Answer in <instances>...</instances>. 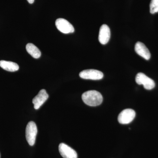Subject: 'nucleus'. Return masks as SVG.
Listing matches in <instances>:
<instances>
[{"label":"nucleus","mask_w":158,"mask_h":158,"mask_svg":"<svg viewBox=\"0 0 158 158\" xmlns=\"http://www.w3.org/2000/svg\"><path fill=\"white\" fill-rule=\"evenodd\" d=\"M56 26L58 30L63 34H68L74 32L73 26L64 19H58L56 21Z\"/></svg>","instance_id":"obj_6"},{"label":"nucleus","mask_w":158,"mask_h":158,"mask_svg":"<svg viewBox=\"0 0 158 158\" xmlns=\"http://www.w3.org/2000/svg\"><path fill=\"white\" fill-rule=\"evenodd\" d=\"M136 52L146 60H149L151 58V54L149 50L142 42L138 41L136 43L135 47Z\"/></svg>","instance_id":"obj_10"},{"label":"nucleus","mask_w":158,"mask_h":158,"mask_svg":"<svg viewBox=\"0 0 158 158\" xmlns=\"http://www.w3.org/2000/svg\"><path fill=\"white\" fill-rule=\"evenodd\" d=\"M30 4H33L34 2V0H27Z\"/></svg>","instance_id":"obj_14"},{"label":"nucleus","mask_w":158,"mask_h":158,"mask_svg":"<svg viewBox=\"0 0 158 158\" xmlns=\"http://www.w3.org/2000/svg\"><path fill=\"white\" fill-rule=\"evenodd\" d=\"M59 153L63 158H77L76 152L64 143L59 144Z\"/></svg>","instance_id":"obj_7"},{"label":"nucleus","mask_w":158,"mask_h":158,"mask_svg":"<svg viewBox=\"0 0 158 158\" xmlns=\"http://www.w3.org/2000/svg\"><path fill=\"white\" fill-rule=\"evenodd\" d=\"M0 66L3 69L9 72H15L19 69V66L17 63L5 60L0 61Z\"/></svg>","instance_id":"obj_11"},{"label":"nucleus","mask_w":158,"mask_h":158,"mask_svg":"<svg viewBox=\"0 0 158 158\" xmlns=\"http://www.w3.org/2000/svg\"><path fill=\"white\" fill-rule=\"evenodd\" d=\"M110 30L107 25L103 24L101 27L99 32L98 40L102 44H106L110 38Z\"/></svg>","instance_id":"obj_9"},{"label":"nucleus","mask_w":158,"mask_h":158,"mask_svg":"<svg viewBox=\"0 0 158 158\" xmlns=\"http://www.w3.org/2000/svg\"><path fill=\"white\" fill-rule=\"evenodd\" d=\"M26 50L31 56L35 59H38L41 56V52L38 48L32 43H29L26 45Z\"/></svg>","instance_id":"obj_12"},{"label":"nucleus","mask_w":158,"mask_h":158,"mask_svg":"<svg viewBox=\"0 0 158 158\" xmlns=\"http://www.w3.org/2000/svg\"><path fill=\"white\" fill-rule=\"evenodd\" d=\"M135 116V110L131 109H125L118 115V122L122 124H129L134 120Z\"/></svg>","instance_id":"obj_4"},{"label":"nucleus","mask_w":158,"mask_h":158,"mask_svg":"<svg viewBox=\"0 0 158 158\" xmlns=\"http://www.w3.org/2000/svg\"><path fill=\"white\" fill-rule=\"evenodd\" d=\"M80 77L86 80H100L103 77V73L96 69H89L82 71L79 74Z\"/></svg>","instance_id":"obj_5"},{"label":"nucleus","mask_w":158,"mask_h":158,"mask_svg":"<svg viewBox=\"0 0 158 158\" xmlns=\"http://www.w3.org/2000/svg\"><path fill=\"white\" fill-rule=\"evenodd\" d=\"M150 12L152 14L158 12V0H152L150 4Z\"/></svg>","instance_id":"obj_13"},{"label":"nucleus","mask_w":158,"mask_h":158,"mask_svg":"<svg viewBox=\"0 0 158 158\" xmlns=\"http://www.w3.org/2000/svg\"><path fill=\"white\" fill-rule=\"evenodd\" d=\"M136 83L139 85H143L146 90H150L155 87V83L153 80L150 78L142 73L137 74L135 78Z\"/></svg>","instance_id":"obj_3"},{"label":"nucleus","mask_w":158,"mask_h":158,"mask_svg":"<svg viewBox=\"0 0 158 158\" xmlns=\"http://www.w3.org/2000/svg\"><path fill=\"white\" fill-rule=\"evenodd\" d=\"M37 133L36 123L33 121L29 122L26 129V138L28 144L33 146L35 143Z\"/></svg>","instance_id":"obj_2"},{"label":"nucleus","mask_w":158,"mask_h":158,"mask_svg":"<svg viewBox=\"0 0 158 158\" xmlns=\"http://www.w3.org/2000/svg\"><path fill=\"white\" fill-rule=\"evenodd\" d=\"M82 100L85 104L90 106H96L101 105L103 101L101 94L96 90L86 91L82 94Z\"/></svg>","instance_id":"obj_1"},{"label":"nucleus","mask_w":158,"mask_h":158,"mask_svg":"<svg viewBox=\"0 0 158 158\" xmlns=\"http://www.w3.org/2000/svg\"><path fill=\"white\" fill-rule=\"evenodd\" d=\"M48 97V94L47 93L45 89L40 90L37 96H35L32 100L34 109L35 110L39 109L46 101Z\"/></svg>","instance_id":"obj_8"}]
</instances>
